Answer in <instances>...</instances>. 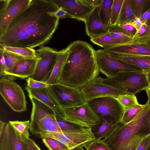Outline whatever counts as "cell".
<instances>
[{"instance_id": "cell-6", "label": "cell", "mask_w": 150, "mask_h": 150, "mask_svg": "<svg viewBox=\"0 0 150 150\" xmlns=\"http://www.w3.org/2000/svg\"><path fill=\"white\" fill-rule=\"evenodd\" d=\"M14 76L1 77L0 93L4 100L15 112H21L27 109V102L22 88L14 81Z\"/></svg>"}, {"instance_id": "cell-15", "label": "cell", "mask_w": 150, "mask_h": 150, "mask_svg": "<svg viewBox=\"0 0 150 150\" xmlns=\"http://www.w3.org/2000/svg\"><path fill=\"white\" fill-rule=\"evenodd\" d=\"M105 51L122 54L150 56V35L133 39L126 43L103 48Z\"/></svg>"}, {"instance_id": "cell-14", "label": "cell", "mask_w": 150, "mask_h": 150, "mask_svg": "<svg viewBox=\"0 0 150 150\" xmlns=\"http://www.w3.org/2000/svg\"><path fill=\"white\" fill-rule=\"evenodd\" d=\"M32 0H0V36L15 18L25 9Z\"/></svg>"}, {"instance_id": "cell-5", "label": "cell", "mask_w": 150, "mask_h": 150, "mask_svg": "<svg viewBox=\"0 0 150 150\" xmlns=\"http://www.w3.org/2000/svg\"><path fill=\"white\" fill-rule=\"evenodd\" d=\"M103 82L132 95L150 87L146 74L142 72L118 73L114 76L103 78Z\"/></svg>"}, {"instance_id": "cell-45", "label": "cell", "mask_w": 150, "mask_h": 150, "mask_svg": "<svg viewBox=\"0 0 150 150\" xmlns=\"http://www.w3.org/2000/svg\"><path fill=\"white\" fill-rule=\"evenodd\" d=\"M150 134L146 136L141 142L137 150H150Z\"/></svg>"}, {"instance_id": "cell-10", "label": "cell", "mask_w": 150, "mask_h": 150, "mask_svg": "<svg viewBox=\"0 0 150 150\" xmlns=\"http://www.w3.org/2000/svg\"><path fill=\"white\" fill-rule=\"evenodd\" d=\"M63 109L65 120L83 127L91 128L100 122V118L87 102Z\"/></svg>"}, {"instance_id": "cell-50", "label": "cell", "mask_w": 150, "mask_h": 150, "mask_svg": "<svg viewBox=\"0 0 150 150\" xmlns=\"http://www.w3.org/2000/svg\"><path fill=\"white\" fill-rule=\"evenodd\" d=\"M57 141L63 150H69V148L65 144L58 140Z\"/></svg>"}, {"instance_id": "cell-40", "label": "cell", "mask_w": 150, "mask_h": 150, "mask_svg": "<svg viewBox=\"0 0 150 150\" xmlns=\"http://www.w3.org/2000/svg\"><path fill=\"white\" fill-rule=\"evenodd\" d=\"M22 140L24 150H42L34 140L30 137Z\"/></svg>"}, {"instance_id": "cell-22", "label": "cell", "mask_w": 150, "mask_h": 150, "mask_svg": "<svg viewBox=\"0 0 150 150\" xmlns=\"http://www.w3.org/2000/svg\"><path fill=\"white\" fill-rule=\"evenodd\" d=\"M5 129L9 150H24L22 140L9 122L6 123Z\"/></svg>"}, {"instance_id": "cell-9", "label": "cell", "mask_w": 150, "mask_h": 150, "mask_svg": "<svg viewBox=\"0 0 150 150\" xmlns=\"http://www.w3.org/2000/svg\"><path fill=\"white\" fill-rule=\"evenodd\" d=\"M96 52L100 72L106 77L114 76L122 72H142L141 68L112 57L103 49H99Z\"/></svg>"}, {"instance_id": "cell-34", "label": "cell", "mask_w": 150, "mask_h": 150, "mask_svg": "<svg viewBox=\"0 0 150 150\" xmlns=\"http://www.w3.org/2000/svg\"><path fill=\"white\" fill-rule=\"evenodd\" d=\"M83 147L86 150H111L101 140L96 139L84 143Z\"/></svg>"}, {"instance_id": "cell-8", "label": "cell", "mask_w": 150, "mask_h": 150, "mask_svg": "<svg viewBox=\"0 0 150 150\" xmlns=\"http://www.w3.org/2000/svg\"><path fill=\"white\" fill-rule=\"evenodd\" d=\"M35 51L37 57L39 59L34 73L31 77L37 81L45 82L51 74L62 50L58 51L43 45Z\"/></svg>"}, {"instance_id": "cell-18", "label": "cell", "mask_w": 150, "mask_h": 150, "mask_svg": "<svg viewBox=\"0 0 150 150\" xmlns=\"http://www.w3.org/2000/svg\"><path fill=\"white\" fill-rule=\"evenodd\" d=\"M84 23L86 33L91 38L108 32L111 26L101 22L99 15L98 7L94 8Z\"/></svg>"}, {"instance_id": "cell-31", "label": "cell", "mask_w": 150, "mask_h": 150, "mask_svg": "<svg viewBox=\"0 0 150 150\" xmlns=\"http://www.w3.org/2000/svg\"><path fill=\"white\" fill-rule=\"evenodd\" d=\"M115 98L123 107L124 111L139 104L135 95L126 93Z\"/></svg>"}, {"instance_id": "cell-30", "label": "cell", "mask_w": 150, "mask_h": 150, "mask_svg": "<svg viewBox=\"0 0 150 150\" xmlns=\"http://www.w3.org/2000/svg\"><path fill=\"white\" fill-rule=\"evenodd\" d=\"M108 32L114 38L121 41L123 44L130 42L132 39L118 24L111 25Z\"/></svg>"}, {"instance_id": "cell-51", "label": "cell", "mask_w": 150, "mask_h": 150, "mask_svg": "<svg viewBox=\"0 0 150 150\" xmlns=\"http://www.w3.org/2000/svg\"><path fill=\"white\" fill-rule=\"evenodd\" d=\"M145 91L147 95L148 100L150 104V87L146 88Z\"/></svg>"}, {"instance_id": "cell-26", "label": "cell", "mask_w": 150, "mask_h": 150, "mask_svg": "<svg viewBox=\"0 0 150 150\" xmlns=\"http://www.w3.org/2000/svg\"><path fill=\"white\" fill-rule=\"evenodd\" d=\"M94 44L103 48L123 44L122 42L114 38L108 32L96 37L91 38Z\"/></svg>"}, {"instance_id": "cell-20", "label": "cell", "mask_w": 150, "mask_h": 150, "mask_svg": "<svg viewBox=\"0 0 150 150\" xmlns=\"http://www.w3.org/2000/svg\"><path fill=\"white\" fill-rule=\"evenodd\" d=\"M107 52L113 57L141 68L144 73L150 71V56Z\"/></svg>"}, {"instance_id": "cell-43", "label": "cell", "mask_w": 150, "mask_h": 150, "mask_svg": "<svg viewBox=\"0 0 150 150\" xmlns=\"http://www.w3.org/2000/svg\"><path fill=\"white\" fill-rule=\"evenodd\" d=\"M119 26L127 34L133 38L137 30L132 25L129 24H118Z\"/></svg>"}, {"instance_id": "cell-25", "label": "cell", "mask_w": 150, "mask_h": 150, "mask_svg": "<svg viewBox=\"0 0 150 150\" xmlns=\"http://www.w3.org/2000/svg\"><path fill=\"white\" fill-rule=\"evenodd\" d=\"M136 18L132 12L130 0H124L117 24H131Z\"/></svg>"}, {"instance_id": "cell-53", "label": "cell", "mask_w": 150, "mask_h": 150, "mask_svg": "<svg viewBox=\"0 0 150 150\" xmlns=\"http://www.w3.org/2000/svg\"></svg>"}, {"instance_id": "cell-28", "label": "cell", "mask_w": 150, "mask_h": 150, "mask_svg": "<svg viewBox=\"0 0 150 150\" xmlns=\"http://www.w3.org/2000/svg\"><path fill=\"white\" fill-rule=\"evenodd\" d=\"M9 123L18 134L21 139L29 137L30 121L18 120L9 121Z\"/></svg>"}, {"instance_id": "cell-17", "label": "cell", "mask_w": 150, "mask_h": 150, "mask_svg": "<svg viewBox=\"0 0 150 150\" xmlns=\"http://www.w3.org/2000/svg\"><path fill=\"white\" fill-rule=\"evenodd\" d=\"M25 90L29 97L37 99L52 109L56 115L64 119L63 108L59 104L48 87L38 89L30 88L27 87Z\"/></svg>"}, {"instance_id": "cell-12", "label": "cell", "mask_w": 150, "mask_h": 150, "mask_svg": "<svg viewBox=\"0 0 150 150\" xmlns=\"http://www.w3.org/2000/svg\"><path fill=\"white\" fill-rule=\"evenodd\" d=\"M38 138L48 137L54 138L65 144L69 150L83 146L87 142L95 139L91 128L83 127L80 129L64 132H50L40 135Z\"/></svg>"}, {"instance_id": "cell-3", "label": "cell", "mask_w": 150, "mask_h": 150, "mask_svg": "<svg viewBox=\"0 0 150 150\" xmlns=\"http://www.w3.org/2000/svg\"><path fill=\"white\" fill-rule=\"evenodd\" d=\"M150 134V104L148 101L138 115L127 124L117 123L111 132L101 139L111 150H125L135 136Z\"/></svg>"}, {"instance_id": "cell-27", "label": "cell", "mask_w": 150, "mask_h": 150, "mask_svg": "<svg viewBox=\"0 0 150 150\" xmlns=\"http://www.w3.org/2000/svg\"><path fill=\"white\" fill-rule=\"evenodd\" d=\"M114 0H103L101 5L98 7L99 18L101 22L110 25L112 7Z\"/></svg>"}, {"instance_id": "cell-16", "label": "cell", "mask_w": 150, "mask_h": 150, "mask_svg": "<svg viewBox=\"0 0 150 150\" xmlns=\"http://www.w3.org/2000/svg\"><path fill=\"white\" fill-rule=\"evenodd\" d=\"M59 7L67 10V18H74L85 22L95 8L84 2L83 0H52Z\"/></svg>"}, {"instance_id": "cell-47", "label": "cell", "mask_w": 150, "mask_h": 150, "mask_svg": "<svg viewBox=\"0 0 150 150\" xmlns=\"http://www.w3.org/2000/svg\"><path fill=\"white\" fill-rule=\"evenodd\" d=\"M67 12L66 9L62 6H60L55 13L56 16L59 18H67Z\"/></svg>"}, {"instance_id": "cell-41", "label": "cell", "mask_w": 150, "mask_h": 150, "mask_svg": "<svg viewBox=\"0 0 150 150\" xmlns=\"http://www.w3.org/2000/svg\"><path fill=\"white\" fill-rule=\"evenodd\" d=\"M150 35V30L145 23H143L137 30V33L132 39H136Z\"/></svg>"}, {"instance_id": "cell-35", "label": "cell", "mask_w": 150, "mask_h": 150, "mask_svg": "<svg viewBox=\"0 0 150 150\" xmlns=\"http://www.w3.org/2000/svg\"><path fill=\"white\" fill-rule=\"evenodd\" d=\"M124 0H114L112 9L110 25L117 24Z\"/></svg>"}, {"instance_id": "cell-38", "label": "cell", "mask_w": 150, "mask_h": 150, "mask_svg": "<svg viewBox=\"0 0 150 150\" xmlns=\"http://www.w3.org/2000/svg\"><path fill=\"white\" fill-rule=\"evenodd\" d=\"M42 139L45 145L49 150H63L55 139L46 137L42 138Z\"/></svg>"}, {"instance_id": "cell-32", "label": "cell", "mask_w": 150, "mask_h": 150, "mask_svg": "<svg viewBox=\"0 0 150 150\" xmlns=\"http://www.w3.org/2000/svg\"><path fill=\"white\" fill-rule=\"evenodd\" d=\"M144 106V105L139 104L124 111L120 122L127 124L134 119L139 114Z\"/></svg>"}, {"instance_id": "cell-48", "label": "cell", "mask_w": 150, "mask_h": 150, "mask_svg": "<svg viewBox=\"0 0 150 150\" xmlns=\"http://www.w3.org/2000/svg\"><path fill=\"white\" fill-rule=\"evenodd\" d=\"M103 0H83V1L93 7L99 6L101 4Z\"/></svg>"}, {"instance_id": "cell-49", "label": "cell", "mask_w": 150, "mask_h": 150, "mask_svg": "<svg viewBox=\"0 0 150 150\" xmlns=\"http://www.w3.org/2000/svg\"><path fill=\"white\" fill-rule=\"evenodd\" d=\"M142 24V21L140 18L136 17L134 21L131 24L137 30L139 29Z\"/></svg>"}, {"instance_id": "cell-2", "label": "cell", "mask_w": 150, "mask_h": 150, "mask_svg": "<svg viewBox=\"0 0 150 150\" xmlns=\"http://www.w3.org/2000/svg\"><path fill=\"white\" fill-rule=\"evenodd\" d=\"M67 47L69 54L59 82L81 88L99 76L96 51L89 44L80 40Z\"/></svg>"}, {"instance_id": "cell-33", "label": "cell", "mask_w": 150, "mask_h": 150, "mask_svg": "<svg viewBox=\"0 0 150 150\" xmlns=\"http://www.w3.org/2000/svg\"><path fill=\"white\" fill-rule=\"evenodd\" d=\"M58 125L62 132L79 130L83 127L66 121L60 117L56 115Z\"/></svg>"}, {"instance_id": "cell-24", "label": "cell", "mask_w": 150, "mask_h": 150, "mask_svg": "<svg viewBox=\"0 0 150 150\" xmlns=\"http://www.w3.org/2000/svg\"><path fill=\"white\" fill-rule=\"evenodd\" d=\"M0 48L4 51L10 53L25 59H36V51L34 49L27 47H11L0 44Z\"/></svg>"}, {"instance_id": "cell-11", "label": "cell", "mask_w": 150, "mask_h": 150, "mask_svg": "<svg viewBox=\"0 0 150 150\" xmlns=\"http://www.w3.org/2000/svg\"><path fill=\"white\" fill-rule=\"evenodd\" d=\"M63 108L78 106L86 102L80 88L69 86L60 82L48 87Z\"/></svg>"}, {"instance_id": "cell-1", "label": "cell", "mask_w": 150, "mask_h": 150, "mask_svg": "<svg viewBox=\"0 0 150 150\" xmlns=\"http://www.w3.org/2000/svg\"><path fill=\"white\" fill-rule=\"evenodd\" d=\"M59 6L52 0H32L0 36V44L31 49L47 43L57 30Z\"/></svg>"}, {"instance_id": "cell-19", "label": "cell", "mask_w": 150, "mask_h": 150, "mask_svg": "<svg viewBox=\"0 0 150 150\" xmlns=\"http://www.w3.org/2000/svg\"><path fill=\"white\" fill-rule=\"evenodd\" d=\"M25 59L16 63L6 73L10 75L22 79L31 77L34 74L39 58Z\"/></svg>"}, {"instance_id": "cell-44", "label": "cell", "mask_w": 150, "mask_h": 150, "mask_svg": "<svg viewBox=\"0 0 150 150\" xmlns=\"http://www.w3.org/2000/svg\"><path fill=\"white\" fill-rule=\"evenodd\" d=\"M0 76L6 75L8 69L5 61L3 50L0 48Z\"/></svg>"}, {"instance_id": "cell-29", "label": "cell", "mask_w": 150, "mask_h": 150, "mask_svg": "<svg viewBox=\"0 0 150 150\" xmlns=\"http://www.w3.org/2000/svg\"><path fill=\"white\" fill-rule=\"evenodd\" d=\"M130 5L133 14L140 18L150 8V0H130Z\"/></svg>"}, {"instance_id": "cell-42", "label": "cell", "mask_w": 150, "mask_h": 150, "mask_svg": "<svg viewBox=\"0 0 150 150\" xmlns=\"http://www.w3.org/2000/svg\"><path fill=\"white\" fill-rule=\"evenodd\" d=\"M5 126L0 128V150H9L7 142Z\"/></svg>"}, {"instance_id": "cell-7", "label": "cell", "mask_w": 150, "mask_h": 150, "mask_svg": "<svg viewBox=\"0 0 150 150\" xmlns=\"http://www.w3.org/2000/svg\"><path fill=\"white\" fill-rule=\"evenodd\" d=\"M100 119L111 123L120 122L124 112L123 107L115 97L107 96L87 102Z\"/></svg>"}, {"instance_id": "cell-36", "label": "cell", "mask_w": 150, "mask_h": 150, "mask_svg": "<svg viewBox=\"0 0 150 150\" xmlns=\"http://www.w3.org/2000/svg\"><path fill=\"white\" fill-rule=\"evenodd\" d=\"M3 51L5 61L8 69L7 72L11 69L18 62L25 59L21 57L5 51L3 50Z\"/></svg>"}, {"instance_id": "cell-13", "label": "cell", "mask_w": 150, "mask_h": 150, "mask_svg": "<svg viewBox=\"0 0 150 150\" xmlns=\"http://www.w3.org/2000/svg\"><path fill=\"white\" fill-rule=\"evenodd\" d=\"M80 89L86 102L96 98L116 97L126 94L121 90L104 83L103 78L99 75Z\"/></svg>"}, {"instance_id": "cell-37", "label": "cell", "mask_w": 150, "mask_h": 150, "mask_svg": "<svg viewBox=\"0 0 150 150\" xmlns=\"http://www.w3.org/2000/svg\"><path fill=\"white\" fill-rule=\"evenodd\" d=\"M27 87L30 88L38 89L48 87L50 84L35 80L30 77L26 79Z\"/></svg>"}, {"instance_id": "cell-46", "label": "cell", "mask_w": 150, "mask_h": 150, "mask_svg": "<svg viewBox=\"0 0 150 150\" xmlns=\"http://www.w3.org/2000/svg\"><path fill=\"white\" fill-rule=\"evenodd\" d=\"M142 24L145 23L150 30V8L140 17Z\"/></svg>"}, {"instance_id": "cell-52", "label": "cell", "mask_w": 150, "mask_h": 150, "mask_svg": "<svg viewBox=\"0 0 150 150\" xmlns=\"http://www.w3.org/2000/svg\"><path fill=\"white\" fill-rule=\"evenodd\" d=\"M148 81L149 82V84L150 85V78H148Z\"/></svg>"}, {"instance_id": "cell-23", "label": "cell", "mask_w": 150, "mask_h": 150, "mask_svg": "<svg viewBox=\"0 0 150 150\" xmlns=\"http://www.w3.org/2000/svg\"><path fill=\"white\" fill-rule=\"evenodd\" d=\"M100 120V122L91 129L95 139L101 140L111 132L117 123L108 122L103 119Z\"/></svg>"}, {"instance_id": "cell-21", "label": "cell", "mask_w": 150, "mask_h": 150, "mask_svg": "<svg viewBox=\"0 0 150 150\" xmlns=\"http://www.w3.org/2000/svg\"><path fill=\"white\" fill-rule=\"evenodd\" d=\"M69 53V49L67 47L62 50V52L55 64L51 74L46 83L51 84L59 82Z\"/></svg>"}, {"instance_id": "cell-39", "label": "cell", "mask_w": 150, "mask_h": 150, "mask_svg": "<svg viewBox=\"0 0 150 150\" xmlns=\"http://www.w3.org/2000/svg\"><path fill=\"white\" fill-rule=\"evenodd\" d=\"M146 137L135 136L130 140L125 150H137L141 142Z\"/></svg>"}, {"instance_id": "cell-4", "label": "cell", "mask_w": 150, "mask_h": 150, "mask_svg": "<svg viewBox=\"0 0 150 150\" xmlns=\"http://www.w3.org/2000/svg\"><path fill=\"white\" fill-rule=\"evenodd\" d=\"M32 104L30 131L37 137L50 132H62L56 115L50 108L36 99L29 97Z\"/></svg>"}]
</instances>
